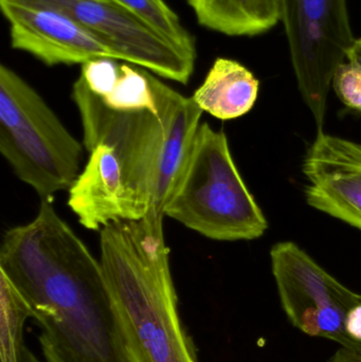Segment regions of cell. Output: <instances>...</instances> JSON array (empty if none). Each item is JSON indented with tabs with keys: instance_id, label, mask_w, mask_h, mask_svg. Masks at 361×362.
Wrapping results in <instances>:
<instances>
[{
	"instance_id": "obj_1",
	"label": "cell",
	"mask_w": 361,
	"mask_h": 362,
	"mask_svg": "<svg viewBox=\"0 0 361 362\" xmlns=\"http://www.w3.org/2000/svg\"><path fill=\"white\" fill-rule=\"evenodd\" d=\"M0 274L40 329L44 362H129L100 259L51 198L4 233Z\"/></svg>"
},
{
	"instance_id": "obj_2",
	"label": "cell",
	"mask_w": 361,
	"mask_h": 362,
	"mask_svg": "<svg viewBox=\"0 0 361 362\" xmlns=\"http://www.w3.org/2000/svg\"><path fill=\"white\" fill-rule=\"evenodd\" d=\"M157 102L137 110L108 107L78 76L72 99L80 112L83 144L114 150L122 168L126 221L165 218V209L179 178L203 112L153 76Z\"/></svg>"
},
{
	"instance_id": "obj_3",
	"label": "cell",
	"mask_w": 361,
	"mask_h": 362,
	"mask_svg": "<svg viewBox=\"0 0 361 362\" xmlns=\"http://www.w3.org/2000/svg\"><path fill=\"white\" fill-rule=\"evenodd\" d=\"M100 263L129 362H199L178 308L163 218L100 230Z\"/></svg>"
},
{
	"instance_id": "obj_4",
	"label": "cell",
	"mask_w": 361,
	"mask_h": 362,
	"mask_svg": "<svg viewBox=\"0 0 361 362\" xmlns=\"http://www.w3.org/2000/svg\"><path fill=\"white\" fill-rule=\"evenodd\" d=\"M165 215L220 242L256 240L268 229L233 160L226 134L208 123L197 129Z\"/></svg>"
},
{
	"instance_id": "obj_5",
	"label": "cell",
	"mask_w": 361,
	"mask_h": 362,
	"mask_svg": "<svg viewBox=\"0 0 361 362\" xmlns=\"http://www.w3.org/2000/svg\"><path fill=\"white\" fill-rule=\"evenodd\" d=\"M0 152L40 199L69 189L80 175L83 146L44 98L0 65Z\"/></svg>"
},
{
	"instance_id": "obj_6",
	"label": "cell",
	"mask_w": 361,
	"mask_h": 362,
	"mask_svg": "<svg viewBox=\"0 0 361 362\" xmlns=\"http://www.w3.org/2000/svg\"><path fill=\"white\" fill-rule=\"evenodd\" d=\"M280 1L299 90L321 133L333 78L356 40L347 0Z\"/></svg>"
},
{
	"instance_id": "obj_7",
	"label": "cell",
	"mask_w": 361,
	"mask_h": 362,
	"mask_svg": "<svg viewBox=\"0 0 361 362\" xmlns=\"http://www.w3.org/2000/svg\"><path fill=\"white\" fill-rule=\"evenodd\" d=\"M271 259L280 301L292 325L307 335L332 340L361 355L345 327L361 295L338 282L295 243L276 244Z\"/></svg>"
},
{
	"instance_id": "obj_8",
	"label": "cell",
	"mask_w": 361,
	"mask_h": 362,
	"mask_svg": "<svg viewBox=\"0 0 361 362\" xmlns=\"http://www.w3.org/2000/svg\"><path fill=\"white\" fill-rule=\"evenodd\" d=\"M54 8L110 47L120 61L188 84L196 57L187 54L120 0H12Z\"/></svg>"
},
{
	"instance_id": "obj_9",
	"label": "cell",
	"mask_w": 361,
	"mask_h": 362,
	"mask_svg": "<svg viewBox=\"0 0 361 362\" xmlns=\"http://www.w3.org/2000/svg\"><path fill=\"white\" fill-rule=\"evenodd\" d=\"M10 25L11 46L45 65H76L120 57L68 15L44 6L0 0Z\"/></svg>"
},
{
	"instance_id": "obj_10",
	"label": "cell",
	"mask_w": 361,
	"mask_h": 362,
	"mask_svg": "<svg viewBox=\"0 0 361 362\" xmlns=\"http://www.w3.org/2000/svg\"><path fill=\"white\" fill-rule=\"evenodd\" d=\"M302 172L309 206L361 230V144L318 133Z\"/></svg>"
},
{
	"instance_id": "obj_11",
	"label": "cell",
	"mask_w": 361,
	"mask_h": 362,
	"mask_svg": "<svg viewBox=\"0 0 361 362\" xmlns=\"http://www.w3.org/2000/svg\"><path fill=\"white\" fill-rule=\"evenodd\" d=\"M83 172L68 192V206L83 227L93 231L126 221L122 168L114 150L100 144L90 151Z\"/></svg>"
},
{
	"instance_id": "obj_12",
	"label": "cell",
	"mask_w": 361,
	"mask_h": 362,
	"mask_svg": "<svg viewBox=\"0 0 361 362\" xmlns=\"http://www.w3.org/2000/svg\"><path fill=\"white\" fill-rule=\"evenodd\" d=\"M260 82L235 59L218 57L192 99L203 112L227 121L245 116L258 100Z\"/></svg>"
},
{
	"instance_id": "obj_13",
	"label": "cell",
	"mask_w": 361,
	"mask_h": 362,
	"mask_svg": "<svg viewBox=\"0 0 361 362\" xmlns=\"http://www.w3.org/2000/svg\"><path fill=\"white\" fill-rule=\"evenodd\" d=\"M199 25L229 36H256L281 21L280 0H187Z\"/></svg>"
},
{
	"instance_id": "obj_14",
	"label": "cell",
	"mask_w": 361,
	"mask_h": 362,
	"mask_svg": "<svg viewBox=\"0 0 361 362\" xmlns=\"http://www.w3.org/2000/svg\"><path fill=\"white\" fill-rule=\"evenodd\" d=\"M161 35L191 57H196L192 34L184 27L179 16L165 0H120Z\"/></svg>"
},
{
	"instance_id": "obj_15",
	"label": "cell",
	"mask_w": 361,
	"mask_h": 362,
	"mask_svg": "<svg viewBox=\"0 0 361 362\" xmlns=\"http://www.w3.org/2000/svg\"><path fill=\"white\" fill-rule=\"evenodd\" d=\"M25 318L17 313L2 316V362H44L25 346L23 327Z\"/></svg>"
},
{
	"instance_id": "obj_16",
	"label": "cell",
	"mask_w": 361,
	"mask_h": 362,
	"mask_svg": "<svg viewBox=\"0 0 361 362\" xmlns=\"http://www.w3.org/2000/svg\"><path fill=\"white\" fill-rule=\"evenodd\" d=\"M333 88L341 101L354 110L361 112V67L345 61L333 78Z\"/></svg>"
},
{
	"instance_id": "obj_17",
	"label": "cell",
	"mask_w": 361,
	"mask_h": 362,
	"mask_svg": "<svg viewBox=\"0 0 361 362\" xmlns=\"http://www.w3.org/2000/svg\"><path fill=\"white\" fill-rule=\"evenodd\" d=\"M326 362H361V355L348 349L341 348Z\"/></svg>"
},
{
	"instance_id": "obj_18",
	"label": "cell",
	"mask_w": 361,
	"mask_h": 362,
	"mask_svg": "<svg viewBox=\"0 0 361 362\" xmlns=\"http://www.w3.org/2000/svg\"><path fill=\"white\" fill-rule=\"evenodd\" d=\"M347 61L352 62L361 67V42H358L357 38L348 52Z\"/></svg>"
},
{
	"instance_id": "obj_19",
	"label": "cell",
	"mask_w": 361,
	"mask_h": 362,
	"mask_svg": "<svg viewBox=\"0 0 361 362\" xmlns=\"http://www.w3.org/2000/svg\"><path fill=\"white\" fill-rule=\"evenodd\" d=\"M357 40H358V42H361V37L360 38H357Z\"/></svg>"
}]
</instances>
